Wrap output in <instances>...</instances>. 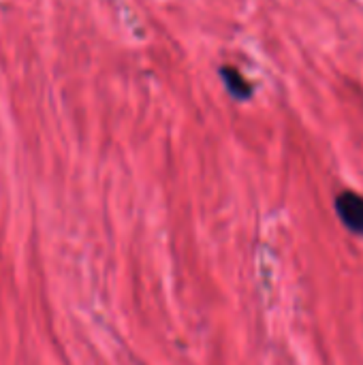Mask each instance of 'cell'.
Listing matches in <instances>:
<instances>
[{
  "label": "cell",
  "mask_w": 363,
  "mask_h": 365,
  "mask_svg": "<svg viewBox=\"0 0 363 365\" xmlns=\"http://www.w3.org/2000/svg\"><path fill=\"white\" fill-rule=\"evenodd\" d=\"M336 214L340 222L355 235H363V195L344 190L336 197Z\"/></svg>",
  "instance_id": "obj_1"
},
{
  "label": "cell",
  "mask_w": 363,
  "mask_h": 365,
  "mask_svg": "<svg viewBox=\"0 0 363 365\" xmlns=\"http://www.w3.org/2000/svg\"><path fill=\"white\" fill-rule=\"evenodd\" d=\"M218 75H220V79H223V83H225V90H227L235 101H248V98L252 96L255 88H252V83L242 75V71H237V68H233V66L227 64V66H220Z\"/></svg>",
  "instance_id": "obj_2"
}]
</instances>
